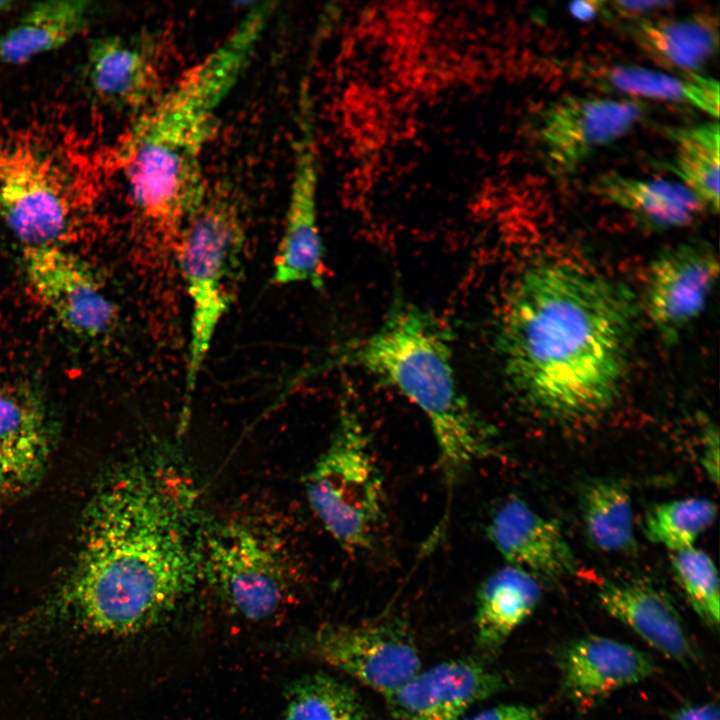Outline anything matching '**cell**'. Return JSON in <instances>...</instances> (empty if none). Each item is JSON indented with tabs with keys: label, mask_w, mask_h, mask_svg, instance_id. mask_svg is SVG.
Wrapping results in <instances>:
<instances>
[{
	"label": "cell",
	"mask_w": 720,
	"mask_h": 720,
	"mask_svg": "<svg viewBox=\"0 0 720 720\" xmlns=\"http://www.w3.org/2000/svg\"><path fill=\"white\" fill-rule=\"evenodd\" d=\"M207 525L199 487L175 453L152 448L127 461L84 513L65 608L98 634L153 627L201 581Z\"/></svg>",
	"instance_id": "cell-1"
},
{
	"label": "cell",
	"mask_w": 720,
	"mask_h": 720,
	"mask_svg": "<svg viewBox=\"0 0 720 720\" xmlns=\"http://www.w3.org/2000/svg\"><path fill=\"white\" fill-rule=\"evenodd\" d=\"M636 320L631 293L576 266L545 263L514 283L497 348L512 387L553 416L607 408L624 375Z\"/></svg>",
	"instance_id": "cell-2"
},
{
	"label": "cell",
	"mask_w": 720,
	"mask_h": 720,
	"mask_svg": "<svg viewBox=\"0 0 720 720\" xmlns=\"http://www.w3.org/2000/svg\"><path fill=\"white\" fill-rule=\"evenodd\" d=\"M250 8L227 37L184 71L134 121L115 152L130 204L152 244L175 251L183 224L208 191L203 154L218 111L237 84L272 15Z\"/></svg>",
	"instance_id": "cell-3"
},
{
	"label": "cell",
	"mask_w": 720,
	"mask_h": 720,
	"mask_svg": "<svg viewBox=\"0 0 720 720\" xmlns=\"http://www.w3.org/2000/svg\"><path fill=\"white\" fill-rule=\"evenodd\" d=\"M450 327L398 298L369 335L344 344L333 366L359 368L399 392L425 416L450 489L493 451V432L472 409L453 366Z\"/></svg>",
	"instance_id": "cell-4"
},
{
	"label": "cell",
	"mask_w": 720,
	"mask_h": 720,
	"mask_svg": "<svg viewBox=\"0 0 720 720\" xmlns=\"http://www.w3.org/2000/svg\"><path fill=\"white\" fill-rule=\"evenodd\" d=\"M244 245L238 201L225 188H208L183 224L175 247L191 305L184 421L217 329L235 301Z\"/></svg>",
	"instance_id": "cell-5"
},
{
	"label": "cell",
	"mask_w": 720,
	"mask_h": 720,
	"mask_svg": "<svg viewBox=\"0 0 720 720\" xmlns=\"http://www.w3.org/2000/svg\"><path fill=\"white\" fill-rule=\"evenodd\" d=\"M90 207L81 176L53 145L24 135L0 141V220L25 248L62 247Z\"/></svg>",
	"instance_id": "cell-6"
},
{
	"label": "cell",
	"mask_w": 720,
	"mask_h": 720,
	"mask_svg": "<svg viewBox=\"0 0 720 720\" xmlns=\"http://www.w3.org/2000/svg\"><path fill=\"white\" fill-rule=\"evenodd\" d=\"M203 581L232 614L259 622L290 602L298 569L279 529L254 515H235L207 525Z\"/></svg>",
	"instance_id": "cell-7"
},
{
	"label": "cell",
	"mask_w": 720,
	"mask_h": 720,
	"mask_svg": "<svg viewBox=\"0 0 720 720\" xmlns=\"http://www.w3.org/2000/svg\"><path fill=\"white\" fill-rule=\"evenodd\" d=\"M304 488L311 510L346 552L373 547L384 518L383 482L361 418L346 399Z\"/></svg>",
	"instance_id": "cell-8"
},
{
	"label": "cell",
	"mask_w": 720,
	"mask_h": 720,
	"mask_svg": "<svg viewBox=\"0 0 720 720\" xmlns=\"http://www.w3.org/2000/svg\"><path fill=\"white\" fill-rule=\"evenodd\" d=\"M292 649L343 672L384 698L421 669L415 642L406 628L393 620L326 624L297 637Z\"/></svg>",
	"instance_id": "cell-9"
},
{
	"label": "cell",
	"mask_w": 720,
	"mask_h": 720,
	"mask_svg": "<svg viewBox=\"0 0 720 720\" xmlns=\"http://www.w3.org/2000/svg\"><path fill=\"white\" fill-rule=\"evenodd\" d=\"M294 142L293 174L283 232L273 260L278 286H324L325 248L317 218V159L310 103L302 90Z\"/></svg>",
	"instance_id": "cell-10"
},
{
	"label": "cell",
	"mask_w": 720,
	"mask_h": 720,
	"mask_svg": "<svg viewBox=\"0 0 720 720\" xmlns=\"http://www.w3.org/2000/svg\"><path fill=\"white\" fill-rule=\"evenodd\" d=\"M645 112L641 102L569 95L539 113L536 138L554 174L571 173L598 149L631 130Z\"/></svg>",
	"instance_id": "cell-11"
},
{
	"label": "cell",
	"mask_w": 720,
	"mask_h": 720,
	"mask_svg": "<svg viewBox=\"0 0 720 720\" xmlns=\"http://www.w3.org/2000/svg\"><path fill=\"white\" fill-rule=\"evenodd\" d=\"M23 263L33 293L63 328L86 339L114 329L117 309L81 259L62 247H38L25 248Z\"/></svg>",
	"instance_id": "cell-12"
},
{
	"label": "cell",
	"mask_w": 720,
	"mask_h": 720,
	"mask_svg": "<svg viewBox=\"0 0 720 720\" xmlns=\"http://www.w3.org/2000/svg\"><path fill=\"white\" fill-rule=\"evenodd\" d=\"M719 261L708 244L692 242L660 253L651 263L646 310L658 332L672 341L703 311L717 281Z\"/></svg>",
	"instance_id": "cell-13"
},
{
	"label": "cell",
	"mask_w": 720,
	"mask_h": 720,
	"mask_svg": "<svg viewBox=\"0 0 720 720\" xmlns=\"http://www.w3.org/2000/svg\"><path fill=\"white\" fill-rule=\"evenodd\" d=\"M505 687L497 671L472 658H457L420 669L384 699L395 720H462L474 704Z\"/></svg>",
	"instance_id": "cell-14"
},
{
	"label": "cell",
	"mask_w": 720,
	"mask_h": 720,
	"mask_svg": "<svg viewBox=\"0 0 720 720\" xmlns=\"http://www.w3.org/2000/svg\"><path fill=\"white\" fill-rule=\"evenodd\" d=\"M90 96L102 106L137 116L164 90L157 56L143 37L105 35L93 39L83 70Z\"/></svg>",
	"instance_id": "cell-15"
},
{
	"label": "cell",
	"mask_w": 720,
	"mask_h": 720,
	"mask_svg": "<svg viewBox=\"0 0 720 720\" xmlns=\"http://www.w3.org/2000/svg\"><path fill=\"white\" fill-rule=\"evenodd\" d=\"M559 667L564 691L582 706L642 682L657 670L654 659L645 651L596 634L581 637L565 647Z\"/></svg>",
	"instance_id": "cell-16"
},
{
	"label": "cell",
	"mask_w": 720,
	"mask_h": 720,
	"mask_svg": "<svg viewBox=\"0 0 720 720\" xmlns=\"http://www.w3.org/2000/svg\"><path fill=\"white\" fill-rule=\"evenodd\" d=\"M487 535L507 565L535 578L571 574L575 558L557 522L518 497L506 499L492 514Z\"/></svg>",
	"instance_id": "cell-17"
},
{
	"label": "cell",
	"mask_w": 720,
	"mask_h": 720,
	"mask_svg": "<svg viewBox=\"0 0 720 720\" xmlns=\"http://www.w3.org/2000/svg\"><path fill=\"white\" fill-rule=\"evenodd\" d=\"M598 597L609 615L663 656L688 668L698 663L696 646L679 612L660 590L641 582H606Z\"/></svg>",
	"instance_id": "cell-18"
},
{
	"label": "cell",
	"mask_w": 720,
	"mask_h": 720,
	"mask_svg": "<svg viewBox=\"0 0 720 720\" xmlns=\"http://www.w3.org/2000/svg\"><path fill=\"white\" fill-rule=\"evenodd\" d=\"M627 32L652 61L681 75L700 74L719 48L718 17L708 13L637 19Z\"/></svg>",
	"instance_id": "cell-19"
},
{
	"label": "cell",
	"mask_w": 720,
	"mask_h": 720,
	"mask_svg": "<svg viewBox=\"0 0 720 720\" xmlns=\"http://www.w3.org/2000/svg\"><path fill=\"white\" fill-rule=\"evenodd\" d=\"M592 191L651 230L688 226L707 211L684 184L665 180H644L609 172L594 180Z\"/></svg>",
	"instance_id": "cell-20"
},
{
	"label": "cell",
	"mask_w": 720,
	"mask_h": 720,
	"mask_svg": "<svg viewBox=\"0 0 720 720\" xmlns=\"http://www.w3.org/2000/svg\"><path fill=\"white\" fill-rule=\"evenodd\" d=\"M542 596L537 578L506 565L483 580L475 598L474 636L485 653L499 650L535 611Z\"/></svg>",
	"instance_id": "cell-21"
},
{
	"label": "cell",
	"mask_w": 720,
	"mask_h": 720,
	"mask_svg": "<svg viewBox=\"0 0 720 720\" xmlns=\"http://www.w3.org/2000/svg\"><path fill=\"white\" fill-rule=\"evenodd\" d=\"M91 11L86 0L33 3L0 36V64L22 65L66 45L87 27Z\"/></svg>",
	"instance_id": "cell-22"
},
{
	"label": "cell",
	"mask_w": 720,
	"mask_h": 720,
	"mask_svg": "<svg viewBox=\"0 0 720 720\" xmlns=\"http://www.w3.org/2000/svg\"><path fill=\"white\" fill-rule=\"evenodd\" d=\"M589 79L600 87L658 100L689 104L719 116V83L702 74L674 75L634 64L588 69Z\"/></svg>",
	"instance_id": "cell-23"
},
{
	"label": "cell",
	"mask_w": 720,
	"mask_h": 720,
	"mask_svg": "<svg viewBox=\"0 0 720 720\" xmlns=\"http://www.w3.org/2000/svg\"><path fill=\"white\" fill-rule=\"evenodd\" d=\"M50 443L40 404L26 392L0 385V453L35 481L47 463Z\"/></svg>",
	"instance_id": "cell-24"
},
{
	"label": "cell",
	"mask_w": 720,
	"mask_h": 720,
	"mask_svg": "<svg viewBox=\"0 0 720 720\" xmlns=\"http://www.w3.org/2000/svg\"><path fill=\"white\" fill-rule=\"evenodd\" d=\"M667 135L674 143L673 160L668 168L679 176L706 210H719V124L706 122L671 128Z\"/></svg>",
	"instance_id": "cell-25"
},
{
	"label": "cell",
	"mask_w": 720,
	"mask_h": 720,
	"mask_svg": "<svg viewBox=\"0 0 720 720\" xmlns=\"http://www.w3.org/2000/svg\"><path fill=\"white\" fill-rule=\"evenodd\" d=\"M279 720H371L358 693L325 672L303 675L285 689Z\"/></svg>",
	"instance_id": "cell-26"
},
{
	"label": "cell",
	"mask_w": 720,
	"mask_h": 720,
	"mask_svg": "<svg viewBox=\"0 0 720 720\" xmlns=\"http://www.w3.org/2000/svg\"><path fill=\"white\" fill-rule=\"evenodd\" d=\"M586 534L604 552H625L635 546L633 509L627 490L614 480L588 482L581 493Z\"/></svg>",
	"instance_id": "cell-27"
},
{
	"label": "cell",
	"mask_w": 720,
	"mask_h": 720,
	"mask_svg": "<svg viewBox=\"0 0 720 720\" xmlns=\"http://www.w3.org/2000/svg\"><path fill=\"white\" fill-rule=\"evenodd\" d=\"M717 509L707 498L692 497L655 505L647 513L645 533L653 543L673 552L694 547L714 522Z\"/></svg>",
	"instance_id": "cell-28"
},
{
	"label": "cell",
	"mask_w": 720,
	"mask_h": 720,
	"mask_svg": "<svg viewBox=\"0 0 720 720\" xmlns=\"http://www.w3.org/2000/svg\"><path fill=\"white\" fill-rule=\"evenodd\" d=\"M671 562L675 577L696 614L710 628H718L720 591L713 560L706 552L691 547L673 552Z\"/></svg>",
	"instance_id": "cell-29"
},
{
	"label": "cell",
	"mask_w": 720,
	"mask_h": 720,
	"mask_svg": "<svg viewBox=\"0 0 720 720\" xmlns=\"http://www.w3.org/2000/svg\"><path fill=\"white\" fill-rule=\"evenodd\" d=\"M462 720H540V711L524 704H500L464 716Z\"/></svg>",
	"instance_id": "cell-30"
},
{
	"label": "cell",
	"mask_w": 720,
	"mask_h": 720,
	"mask_svg": "<svg viewBox=\"0 0 720 720\" xmlns=\"http://www.w3.org/2000/svg\"><path fill=\"white\" fill-rule=\"evenodd\" d=\"M34 481L0 453V502L23 492Z\"/></svg>",
	"instance_id": "cell-31"
},
{
	"label": "cell",
	"mask_w": 720,
	"mask_h": 720,
	"mask_svg": "<svg viewBox=\"0 0 720 720\" xmlns=\"http://www.w3.org/2000/svg\"><path fill=\"white\" fill-rule=\"evenodd\" d=\"M668 1H613L603 2L602 12L608 15H618L622 17L640 16L657 9H663L671 6Z\"/></svg>",
	"instance_id": "cell-32"
},
{
	"label": "cell",
	"mask_w": 720,
	"mask_h": 720,
	"mask_svg": "<svg viewBox=\"0 0 720 720\" xmlns=\"http://www.w3.org/2000/svg\"><path fill=\"white\" fill-rule=\"evenodd\" d=\"M702 465L710 479L718 483L719 480V434L717 427L709 425L703 435Z\"/></svg>",
	"instance_id": "cell-33"
},
{
	"label": "cell",
	"mask_w": 720,
	"mask_h": 720,
	"mask_svg": "<svg viewBox=\"0 0 720 720\" xmlns=\"http://www.w3.org/2000/svg\"><path fill=\"white\" fill-rule=\"evenodd\" d=\"M671 720H720L719 706L712 702L685 704L672 713Z\"/></svg>",
	"instance_id": "cell-34"
},
{
	"label": "cell",
	"mask_w": 720,
	"mask_h": 720,
	"mask_svg": "<svg viewBox=\"0 0 720 720\" xmlns=\"http://www.w3.org/2000/svg\"><path fill=\"white\" fill-rule=\"evenodd\" d=\"M601 1H576L569 5L570 13L579 20L588 21L602 11Z\"/></svg>",
	"instance_id": "cell-35"
},
{
	"label": "cell",
	"mask_w": 720,
	"mask_h": 720,
	"mask_svg": "<svg viewBox=\"0 0 720 720\" xmlns=\"http://www.w3.org/2000/svg\"><path fill=\"white\" fill-rule=\"evenodd\" d=\"M14 2L0 0V15L5 14L13 9Z\"/></svg>",
	"instance_id": "cell-36"
}]
</instances>
